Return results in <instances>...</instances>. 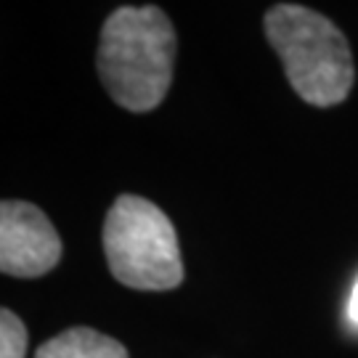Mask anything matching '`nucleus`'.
I'll use <instances>...</instances> for the list:
<instances>
[{"mask_svg": "<svg viewBox=\"0 0 358 358\" xmlns=\"http://www.w3.org/2000/svg\"><path fill=\"white\" fill-rule=\"evenodd\" d=\"M27 334L24 321L8 308L0 310V358H24L27 356Z\"/></svg>", "mask_w": 358, "mask_h": 358, "instance_id": "obj_6", "label": "nucleus"}, {"mask_svg": "<svg viewBox=\"0 0 358 358\" xmlns=\"http://www.w3.org/2000/svg\"><path fill=\"white\" fill-rule=\"evenodd\" d=\"M103 255L120 284L143 292H167L183 282L178 234L165 210L122 194L103 220Z\"/></svg>", "mask_w": 358, "mask_h": 358, "instance_id": "obj_3", "label": "nucleus"}, {"mask_svg": "<svg viewBox=\"0 0 358 358\" xmlns=\"http://www.w3.org/2000/svg\"><path fill=\"white\" fill-rule=\"evenodd\" d=\"M176 53V27L162 8L122 6L103 22L96 66L112 101L128 112H152L170 90Z\"/></svg>", "mask_w": 358, "mask_h": 358, "instance_id": "obj_1", "label": "nucleus"}, {"mask_svg": "<svg viewBox=\"0 0 358 358\" xmlns=\"http://www.w3.org/2000/svg\"><path fill=\"white\" fill-rule=\"evenodd\" d=\"M348 319L358 324V279L353 284V292H350V300H348Z\"/></svg>", "mask_w": 358, "mask_h": 358, "instance_id": "obj_7", "label": "nucleus"}, {"mask_svg": "<svg viewBox=\"0 0 358 358\" xmlns=\"http://www.w3.org/2000/svg\"><path fill=\"white\" fill-rule=\"evenodd\" d=\"M35 358H130L122 343H117L106 334L88 329V327H75L64 329L51 340H45L35 350Z\"/></svg>", "mask_w": 358, "mask_h": 358, "instance_id": "obj_5", "label": "nucleus"}, {"mask_svg": "<svg viewBox=\"0 0 358 358\" xmlns=\"http://www.w3.org/2000/svg\"><path fill=\"white\" fill-rule=\"evenodd\" d=\"M263 29L303 101L310 106L345 101L356 83V66L350 43L332 19L297 3H279L266 11Z\"/></svg>", "mask_w": 358, "mask_h": 358, "instance_id": "obj_2", "label": "nucleus"}, {"mask_svg": "<svg viewBox=\"0 0 358 358\" xmlns=\"http://www.w3.org/2000/svg\"><path fill=\"white\" fill-rule=\"evenodd\" d=\"M62 260V239L40 207L19 199L0 205V271L16 279H38Z\"/></svg>", "mask_w": 358, "mask_h": 358, "instance_id": "obj_4", "label": "nucleus"}]
</instances>
